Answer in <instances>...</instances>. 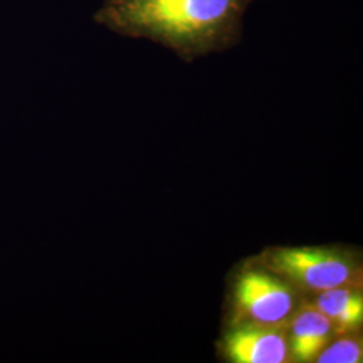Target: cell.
<instances>
[{
  "mask_svg": "<svg viewBox=\"0 0 363 363\" xmlns=\"http://www.w3.org/2000/svg\"><path fill=\"white\" fill-rule=\"evenodd\" d=\"M363 361L362 343L357 339L345 337L327 345L318 355L319 363H361Z\"/></svg>",
  "mask_w": 363,
  "mask_h": 363,
  "instance_id": "cell-7",
  "label": "cell"
},
{
  "mask_svg": "<svg viewBox=\"0 0 363 363\" xmlns=\"http://www.w3.org/2000/svg\"><path fill=\"white\" fill-rule=\"evenodd\" d=\"M295 291L281 279L259 269L238 276L234 307L238 320L284 328L295 311Z\"/></svg>",
  "mask_w": 363,
  "mask_h": 363,
  "instance_id": "cell-3",
  "label": "cell"
},
{
  "mask_svg": "<svg viewBox=\"0 0 363 363\" xmlns=\"http://www.w3.org/2000/svg\"><path fill=\"white\" fill-rule=\"evenodd\" d=\"M334 327L335 335L358 330L363 322V295L358 286H337L320 292L313 303Z\"/></svg>",
  "mask_w": 363,
  "mask_h": 363,
  "instance_id": "cell-6",
  "label": "cell"
},
{
  "mask_svg": "<svg viewBox=\"0 0 363 363\" xmlns=\"http://www.w3.org/2000/svg\"><path fill=\"white\" fill-rule=\"evenodd\" d=\"M223 351L234 363H283L289 358L283 328L244 322L226 334Z\"/></svg>",
  "mask_w": 363,
  "mask_h": 363,
  "instance_id": "cell-4",
  "label": "cell"
},
{
  "mask_svg": "<svg viewBox=\"0 0 363 363\" xmlns=\"http://www.w3.org/2000/svg\"><path fill=\"white\" fill-rule=\"evenodd\" d=\"M265 267L292 284L320 294L337 286H357L361 271L349 255L325 247H280L269 252Z\"/></svg>",
  "mask_w": 363,
  "mask_h": 363,
  "instance_id": "cell-2",
  "label": "cell"
},
{
  "mask_svg": "<svg viewBox=\"0 0 363 363\" xmlns=\"http://www.w3.org/2000/svg\"><path fill=\"white\" fill-rule=\"evenodd\" d=\"M289 325V352L296 362L315 361L335 335L331 322L315 304H303Z\"/></svg>",
  "mask_w": 363,
  "mask_h": 363,
  "instance_id": "cell-5",
  "label": "cell"
},
{
  "mask_svg": "<svg viewBox=\"0 0 363 363\" xmlns=\"http://www.w3.org/2000/svg\"><path fill=\"white\" fill-rule=\"evenodd\" d=\"M255 0H105L97 23L117 34L147 38L186 61L232 48Z\"/></svg>",
  "mask_w": 363,
  "mask_h": 363,
  "instance_id": "cell-1",
  "label": "cell"
}]
</instances>
